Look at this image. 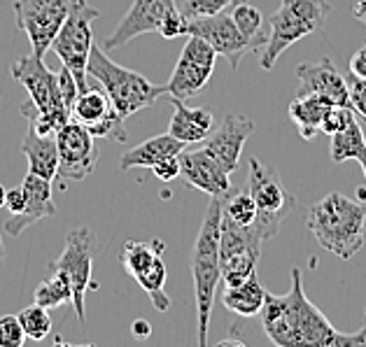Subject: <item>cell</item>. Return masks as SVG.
Returning <instances> with one entry per match:
<instances>
[{
	"instance_id": "1",
	"label": "cell",
	"mask_w": 366,
	"mask_h": 347,
	"mask_svg": "<svg viewBox=\"0 0 366 347\" xmlns=\"http://www.w3.org/2000/svg\"><path fill=\"white\" fill-rule=\"evenodd\" d=\"M259 315L266 336L280 347H341V331L308 301L299 268L292 271L290 293L275 296L266 291Z\"/></svg>"
},
{
	"instance_id": "2",
	"label": "cell",
	"mask_w": 366,
	"mask_h": 347,
	"mask_svg": "<svg viewBox=\"0 0 366 347\" xmlns=\"http://www.w3.org/2000/svg\"><path fill=\"white\" fill-rule=\"evenodd\" d=\"M306 226L312 238L338 259L350 261L364 247L366 238V206L332 191L310 208Z\"/></svg>"
},
{
	"instance_id": "3",
	"label": "cell",
	"mask_w": 366,
	"mask_h": 347,
	"mask_svg": "<svg viewBox=\"0 0 366 347\" xmlns=\"http://www.w3.org/2000/svg\"><path fill=\"white\" fill-rule=\"evenodd\" d=\"M219 224H222V198H212L201 221L192 254V278L196 296V315H199V347L208 345V328L215 306V291L222 280L219 271Z\"/></svg>"
},
{
	"instance_id": "4",
	"label": "cell",
	"mask_w": 366,
	"mask_h": 347,
	"mask_svg": "<svg viewBox=\"0 0 366 347\" xmlns=\"http://www.w3.org/2000/svg\"><path fill=\"white\" fill-rule=\"evenodd\" d=\"M12 77L29 91V101L21 103V114L31 126L49 136L70 119V110L64 105L59 89V75L42 64L40 56H24L10 68Z\"/></svg>"
},
{
	"instance_id": "5",
	"label": "cell",
	"mask_w": 366,
	"mask_h": 347,
	"mask_svg": "<svg viewBox=\"0 0 366 347\" xmlns=\"http://www.w3.org/2000/svg\"><path fill=\"white\" fill-rule=\"evenodd\" d=\"M86 75L94 77L105 94H108L110 103L114 105L124 119H129L131 114H136L145 108H152L159 98L166 96V86L152 84L145 75L129 70L105 54L103 47H98L94 42L92 51H89L86 61Z\"/></svg>"
},
{
	"instance_id": "6",
	"label": "cell",
	"mask_w": 366,
	"mask_h": 347,
	"mask_svg": "<svg viewBox=\"0 0 366 347\" xmlns=\"http://www.w3.org/2000/svg\"><path fill=\"white\" fill-rule=\"evenodd\" d=\"M332 5L327 0H282L280 7L271 14V33L264 44L259 66L271 70L285 49L317 33L327 24Z\"/></svg>"
},
{
	"instance_id": "7",
	"label": "cell",
	"mask_w": 366,
	"mask_h": 347,
	"mask_svg": "<svg viewBox=\"0 0 366 347\" xmlns=\"http://www.w3.org/2000/svg\"><path fill=\"white\" fill-rule=\"evenodd\" d=\"M249 196L254 198L257 206V219L254 228L262 236V240H271L280 231L285 217L297 208V196H294L275 168L264 166L259 159H249Z\"/></svg>"
},
{
	"instance_id": "8",
	"label": "cell",
	"mask_w": 366,
	"mask_h": 347,
	"mask_svg": "<svg viewBox=\"0 0 366 347\" xmlns=\"http://www.w3.org/2000/svg\"><path fill=\"white\" fill-rule=\"evenodd\" d=\"M101 16V12L86 3V0H68V14L56 33L51 49L61 59L70 73H73L77 89L84 91L86 84V61L89 51L94 47V31L92 24Z\"/></svg>"
},
{
	"instance_id": "9",
	"label": "cell",
	"mask_w": 366,
	"mask_h": 347,
	"mask_svg": "<svg viewBox=\"0 0 366 347\" xmlns=\"http://www.w3.org/2000/svg\"><path fill=\"white\" fill-rule=\"evenodd\" d=\"M166 252V243L164 240H136L129 238L122 247L119 261L124 266L133 280H136L142 291L152 298V303L159 310V313H166L171 308V298L166 296V263H164V254Z\"/></svg>"
},
{
	"instance_id": "10",
	"label": "cell",
	"mask_w": 366,
	"mask_h": 347,
	"mask_svg": "<svg viewBox=\"0 0 366 347\" xmlns=\"http://www.w3.org/2000/svg\"><path fill=\"white\" fill-rule=\"evenodd\" d=\"M47 271L64 273L70 289H73V308L79 319V324L86 322V310H84V298L89 289H96L98 284L92 280L94 271V236L86 226L73 228L66 236V247L64 254L56 261L47 266Z\"/></svg>"
},
{
	"instance_id": "11",
	"label": "cell",
	"mask_w": 366,
	"mask_h": 347,
	"mask_svg": "<svg viewBox=\"0 0 366 347\" xmlns=\"http://www.w3.org/2000/svg\"><path fill=\"white\" fill-rule=\"evenodd\" d=\"M215 49L205 40L189 35L173 68V75L166 84V96L177 98V101H189L196 94H201L208 86L212 73H215Z\"/></svg>"
},
{
	"instance_id": "12",
	"label": "cell",
	"mask_w": 366,
	"mask_h": 347,
	"mask_svg": "<svg viewBox=\"0 0 366 347\" xmlns=\"http://www.w3.org/2000/svg\"><path fill=\"white\" fill-rule=\"evenodd\" d=\"M66 14L68 0H14L16 26L26 33L33 54L40 59L51 49Z\"/></svg>"
},
{
	"instance_id": "13",
	"label": "cell",
	"mask_w": 366,
	"mask_h": 347,
	"mask_svg": "<svg viewBox=\"0 0 366 347\" xmlns=\"http://www.w3.org/2000/svg\"><path fill=\"white\" fill-rule=\"evenodd\" d=\"M184 35H196V38L205 40L215 49L217 56H224L229 61V66L234 70H238L240 59L245 54H254V47L238 31L231 10L210 16H194V19L184 16Z\"/></svg>"
},
{
	"instance_id": "14",
	"label": "cell",
	"mask_w": 366,
	"mask_h": 347,
	"mask_svg": "<svg viewBox=\"0 0 366 347\" xmlns=\"http://www.w3.org/2000/svg\"><path fill=\"white\" fill-rule=\"evenodd\" d=\"M56 147H59L56 180L82 182L84 177L94 173L98 161V145L96 138L79 121L68 119L56 131Z\"/></svg>"
},
{
	"instance_id": "15",
	"label": "cell",
	"mask_w": 366,
	"mask_h": 347,
	"mask_svg": "<svg viewBox=\"0 0 366 347\" xmlns=\"http://www.w3.org/2000/svg\"><path fill=\"white\" fill-rule=\"evenodd\" d=\"M175 12V0H133L131 10L119 21L117 31L103 42V49H119L138 35L159 33L164 21Z\"/></svg>"
},
{
	"instance_id": "16",
	"label": "cell",
	"mask_w": 366,
	"mask_h": 347,
	"mask_svg": "<svg viewBox=\"0 0 366 347\" xmlns=\"http://www.w3.org/2000/svg\"><path fill=\"white\" fill-rule=\"evenodd\" d=\"M252 133H254L252 119L240 117V114H227L224 121L219 124V129L217 131L212 129L203 149L215 159L227 173H236L243 147Z\"/></svg>"
},
{
	"instance_id": "17",
	"label": "cell",
	"mask_w": 366,
	"mask_h": 347,
	"mask_svg": "<svg viewBox=\"0 0 366 347\" xmlns=\"http://www.w3.org/2000/svg\"><path fill=\"white\" fill-rule=\"evenodd\" d=\"M180 177L187 186H194L212 198H227L231 193V173H227L203 147L180 152Z\"/></svg>"
},
{
	"instance_id": "18",
	"label": "cell",
	"mask_w": 366,
	"mask_h": 347,
	"mask_svg": "<svg viewBox=\"0 0 366 347\" xmlns=\"http://www.w3.org/2000/svg\"><path fill=\"white\" fill-rule=\"evenodd\" d=\"M21 189L26 193L24 210L19 212V215L7 217L5 224H3L5 233L14 236V238H19L26 228L35 224V221L56 215V206H54V201H51V182L49 180L29 173L24 177Z\"/></svg>"
},
{
	"instance_id": "19",
	"label": "cell",
	"mask_w": 366,
	"mask_h": 347,
	"mask_svg": "<svg viewBox=\"0 0 366 347\" xmlns=\"http://www.w3.org/2000/svg\"><path fill=\"white\" fill-rule=\"evenodd\" d=\"M299 94H312L325 98L329 103L350 105L347 103V84L345 77L338 73L332 59H320L315 64H299Z\"/></svg>"
},
{
	"instance_id": "20",
	"label": "cell",
	"mask_w": 366,
	"mask_h": 347,
	"mask_svg": "<svg viewBox=\"0 0 366 347\" xmlns=\"http://www.w3.org/2000/svg\"><path fill=\"white\" fill-rule=\"evenodd\" d=\"M168 101L173 105V119L168 124V133L173 138L182 140L184 145L208 140L212 129H215V114L208 108H189L177 98H168Z\"/></svg>"
},
{
	"instance_id": "21",
	"label": "cell",
	"mask_w": 366,
	"mask_h": 347,
	"mask_svg": "<svg viewBox=\"0 0 366 347\" xmlns=\"http://www.w3.org/2000/svg\"><path fill=\"white\" fill-rule=\"evenodd\" d=\"M21 152L29 159V173L44 177V180L54 182L56 171H59V147H56V133L42 136L29 124L24 142H21Z\"/></svg>"
},
{
	"instance_id": "22",
	"label": "cell",
	"mask_w": 366,
	"mask_h": 347,
	"mask_svg": "<svg viewBox=\"0 0 366 347\" xmlns=\"http://www.w3.org/2000/svg\"><path fill=\"white\" fill-rule=\"evenodd\" d=\"M184 142L173 138L171 133H164V136H154L145 140L142 145L129 149L127 154L122 156L119 168L122 171H131V168H152L157 161H162L166 156H175L184 152Z\"/></svg>"
},
{
	"instance_id": "23",
	"label": "cell",
	"mask_w": 366,
	"mask_h": 347,
	"mask_svg": "<svg viewBox=\"0 0 366 347\" xmlns=\"http://www.w3.org/2000/svg\"><path fill=\"white\" fill-rule=\"evenodd\" d=\"M264 240L257 233L254 226H240L236 221L222 215L219 224V261L229 259V256L249 254V256H262Z\"/></svg>"
},
{
	"instance_id": "24",
	"label": "cell",
	"mask_w": 366,
	"mask_h": 347,
	"mask_svg": "<svg viewBox=\"0 0 366 347\" xmlns=\"http://www.w3.org/2000/svg\"><path fill=\"white\" fill-rule=\"evenodd\" d=\"M114 112L117 110H114L108 94H105L101 86H86L84 91L77 94L73 110H70V119L79 121L89 131V129H94L96 124H101L103 119H108Z\"/></svg>"
},
{
	"instance_id": "25",
	"label": "cell",
	"mask_w": 366,
	"mask_h": 347,
	"mask_svg": "<svg viewBox=\"0 0 366 347\" xmlns=\"http://www.w3.org/2000/svg\"><path fill=\"white\" fill-rule=\"evenodd\" d=\"M264 298H266V289L262 287V282H259L257 273L252 278H247L245 282L236 284V287H227L224 293H222L224 308L240 317H254L262 313Z\"/></svg>"
},
{
	"instance_id": "26",
	"label": "cell",
	"mask_w": 366,
	"mask_h": 347,
	"mask_svg": "<svg viewBox=\"0 0 366 347\" xmlns=\"http://www.w3.org/2000/svg\"><path fill=\"white\" fill-rule=\"evenodd\" d=\"M327 105L332 103L312 94H297V98L290 103V119L299 129V136L303 140H312L320 133V124H322Z\"/></svg>"
},
{
	"instance_id": "27",
	"label": "cell",
	"mask_w": 366,
	"mask_h": 347,
	"mask_svg": "<svg viewBox=\"0 0 366 347\" xmlns=\"http://www.w3.org/2000/svg\"><path fill=\"white\" fill-rule=\"evenodd\" d=\"M364 152H366V138H364L360 121L355 117L343 131H338L332 136V159L336 164L357 161Z\"/></svg>"
},
{
	"instance_id": "28",
	"label": "cell",
	"mask_w": 366,
	"mask_h": 347,
	"mask_svg": "<svg viewBox=\"0 0 366 347\" xmlns=\"http://www.w3.org/2000/svg\"><path fill=\"white\" fill-rule=\"evenodd\" d=\"M70 301H73L70 282L64 273H56V271H49V278H44L33 291V303H38L47 310L70 303Z\"/></svg>"
},
{
	"instance_id": "29",
	"label": "cell",
	"mask_w": 366,
	"mask_h": 347,
	"mask_svg": "<svg viewBox=\"0 0 366 347\" xmlns=\"http://www.w3.org/2000/svg\"><path fill=\"white\" fill-rule=\"evenodd\" d=\"M231 16H234L238 31L243 33V38L254 47V51L264 49V44H266V40H269V35H266V31H264V16H262V12H259L254 5L240 3L236 7H231Z\"/></svg>"
},
{
	"instance_id": "30",
	"label": "cell",
	"mask_w": 366,
	"mask_h": 347,
	"mask_svg": "<svg viewBox=\"0 0 366 347\" xmlns=\"http://www.w3.org/2000/svg\"><path fill=\"white\" fill-rule=\"evenodd\" d=\"M222 215L236 221L240 226H254L257 206L249 191H231L227 198H222Z\"/></svg>"
},
{
	"instance_id": "31",
	"label": "cell",
	"mask_w": 366,
	"mask_h": 347,
	"mask_svg": "<svg viewBox=\"0 0 366 347\" xmlns=\"http://www.w3.org/2000/svg\"><path fill=\"white\" fill-rule=\"evenodd\" d=\"M257 256L249 254H238V256H229V259L219 261V271H222V282L224 287H236V284L245 282L247 278H252L257 273Z\"/></svg>"
},
{
	"instance_id": "32",
	"label": "cell",
	"mask_w": 366,
	"mask_h": 347,
	"mask_svg": "<svg viewBox=\"0 0 366 347\" xmlns=\"http://www.w3.org/2000/svg\"><path fill=\"white\" fill-rule=\"evenodd\" d=\"M16 317H19L26 338H31V341H42V338H47L51 333V317L47 308L33 303L29 308H24Z\"/></svg>"
},
{
	"instance_id": "33",
	"label": "cell",
	"mask_w": 366,
	"mask_h": 347,
	"mask_svg": "<svg viewBox=\"0 0 366 347\" xmlns=\"http://www.w3.org/2000/svg\"><path fill=\"white\" fill-rule=\"evenodd\" d=\"M355 119V110L350 105H338L332 103L327 105V110L322 114V124H320V133H327V136H334V133L343 131L347 124Z\"/></svg>"
},
{
	"instance_id": "34",
	"label": "cell",
	"mask_w": 366,
	"mask_h": 347,
	"mask_svg": "<svg viewBox=\"0 0 366 347\" xmlns=\"http://www.w3.org/2000/svg\"><path fill=\"white\" fill-rule=\"evenodd\" d=\"M240 3H247V0H184L182 14L187 19H194V16H210V14L231 10V7H236Z\"/></svg>"
},
{
	"instance_id": "35",
	"label": "cell",
	"mask_w": 366,
	"mask_h": 347,
	"mask_svg": "<svg viewBox=\"0 0 366 347\" xmlns=\"http://www.w3.org/2000/svg\"><path fill=\"white\" fill-rule=\"evenodd\" d=\"M26 343V333L16 315L0 317V347H21Z\"/></svg>"
},
{
	"instance_id": "36",
	"label": "cell",
	"mask_w": 366,
	"mask_h": 347,
	"mask_svg": "<svg viewBox=\"0 0 366 347\" xmlns=\"http://www.w3.org/2000/svg\"><path fill=\"white\" fill-rule=\"evenodd\" d=\"M345 84H347V103H350V108L355 110V114L366 119V79L347 75Z\"/></svg>"
},
{
	"instance_id": "37",
	"label": "cell",
	"mask_w": 366,
	"mask_h": 347,
	"mask_svg": "<svg viewBox=\"0 0 366 347\" xmlns=\"http://www.w3.org/2000/svg\"><path fill=\"white\" fill-rule=\"evenodd\" d=\"M59 89H61V98H64V105L68 110H73V105H75V98L79 94V89H77V82H75V77L73 73L64 66L59 70Z\"/></svg>"
},
{
	"instance_id": "38",
	"label": "cell",
	"mask_w": 366,
	"mask_h": 347,
	"mask_svg": "<svg viewBox=\"0 0 366 347\" xmlns=\"http://www.w3.org/2000/svg\"><path fill=\"white\" fill-rule=\"evenodd\" d=\"M152 171H154L157 180H162V182L177 180V175H180V154L166 156V159H162V161H157L154 166H152Z\"/></svg>"
},
{
	"instance_id": "39",
	"label": "cell",
	"mask_w": 366,
	"mask_h": 347,
	"mask_svg": "<svg viewBox=\"0 0 366 347\" xmlns=\"http://www.w3.org/2000/svg\"><path fill=\"white\" fill-rule=\"evenodd\" d=\"M26 206V193L21 186H16V189H7L5 193V208L10 215H19Z\"/></svg>"
},
{
	"instance_id": "40",
	"label": "cell",
	"mask_w": 366,
	"mask_h": 347,
	"mask_svg": "<svg viewBox=\"0 0 366 347\" xmlns=\"http://www.w3.org/2000/svg\"><path fill=\"white\" fill-rule=\"evenodd\" d=\"M347 68H350V75L366 79V44L362 49H357L355 54L347 61Z\"/></svg>"
},
{
	"instance_id": "41",
	"label": "cell",
	"mask_w": 366,
	"mask_h": 347,
	"mask_svg": "<svg viewBox=\"0 0 366 347\" xmlns=\"http://www.w3.org/2000/svg\"><path fill=\"white\" fill-rule=\"evenodd\" d=\"M131 333L136 338H149L152 336V324L147 322V319H136L131 326Z\"/></svg>"
},
{
	"instance_id": "42",
	"label": "cell",
	"mask_w": 366,
	"mask_h": 347,
	"mask_svg": "<svg viewBox=\"0 0 366 347\" xmlns=\"http://www.w3.org/2000/svg\"><path fill=\"white\" fill-rule=\"evenodd\" d=\"M352 14H355V19L366 21V0H357L352 7Z\"/></svg>"
},
{
	"instance_id": "43",
	"label": "cell",
	"mask_w": 366,
	"mask_h": 347,
	"mask_svg": "<svg viewBox=\"0 0 366 347\" xmlns=\"http://www.w3.org/2000/svg\"><path fill=\"white\" fill-rule=\"evenodd\" d=\"M5 268V247H3V238H0V271Z\"/></svg>"
},
{
	"instance_id": "44",
	"label": "cell",
	"mask_w": 366,
	"mask_h": 347,
	"mask_svg": "<svg viewBox=\"0 0 366 347\" xmlns=\"http://www.w3.org/2000/svg\"><path fill=\"white\" fill-rule=\"evenodd\" d=\"M5 193H7V189L0 184V208H5Z\"/></svg>"
},
{
	"instance_id": "45",
	"label": "cell",
	"mask_w": 366,
	"mask_h": 347,
	"mask_svg": "<svg viewBox=\"0 0 366 347\" xmlns=\"http://www.w3.org/2000/svg\"><path fill=\"white\" fill-rule=\"evenodd\" d=\"M357 161H360V166H362V171H364V177H366V152L360 156V159H357Z\"/></svg>"
}]
</instances>
